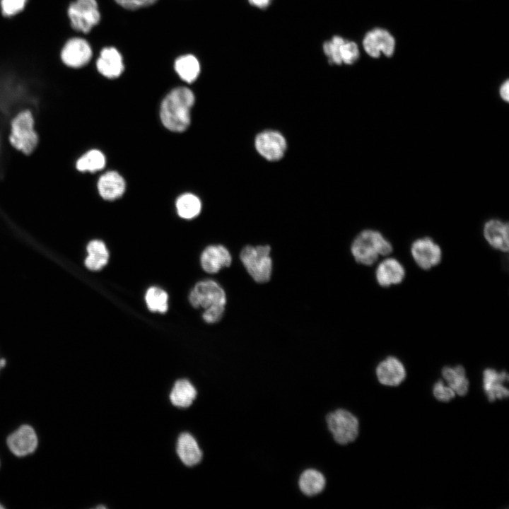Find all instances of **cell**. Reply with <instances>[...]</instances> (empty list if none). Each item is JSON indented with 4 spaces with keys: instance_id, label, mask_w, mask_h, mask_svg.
<instances>
[{
    "instance_id": "1",
    "label": "cell",
    "mask_w": 509,
    "mask_h": 509,
    "mask_svg": "<svg viewBox=\"0 0 509 509\" xmlns=\"http://www.w3.org/2000/svg\"><path fill=\"white\" fill-rule=\"evenodd\" d=\"M194 95L187 87L172 90L163 99L160 110L163 124L172 131H182L190 123V110Z\"/></svg>"
},
{
    "instance_id": "2",
    "label": "cell",
    "mask_w": 509,
    "mask_h": 509,
    "mask_svg": "<svg viewBox=\"0 0 509 509\" xmlns=\"http://www.w3.org/2000/svg\"><path fill=\"white\" fill-rule=\"evenodd\" d=\"M393 251V246L380 231L365 229L360 232L351 245V252L355 261L370 266L380 256H387Z\"/></svg>"
},
{
    "instance_id": "3",
    "label": "cell",
    "mask_w": 509,
    "mask_h": 509,
    "mask_svg": "<svg viewBox=\"0 0 509 509\" xmlns=\"http://www.w3.org/2000/svg\"><path fill=\"white\" fill-rule=\"evenodd\" d=\"M35 124L34 115L28 109L19 111L11 121L8 142L25 156L33 153L40 141Z\"/></svg>"
},
{
    "instance_id": "4",
    "label": "cell",
    "mask_w": 509,
    "mask_h": 509,
    "mask_svg": "<svg viewBox=\"0 0 509 509\" xmlns=\"http://www.w3.org/2000/svg\"><path fill=\"white\" fill-rule=\"evenodd\" d=\"M268 245H246L240 252V259L250 277L257 283L268 282L272 274L273 262Z\"/></svg>"
},
{
    "instance_id": "5",
    "label": "cell",
    "mask_w": 509,
    "mask_h": 509,
    "mask_svg": "<svg viewBox=\"0 0 509 509\" xmlns=\"http://www.w3.org/2000/svg\"><path fill=\"white\" fill-rule=\"evenodd\" d=\"M71 29L78 35L89 34L101 19L97 0H73L66 10Z\"/></svg>"
},
{
    "instance_id": "6",
    "label": "cell",
    "mask_w": 509,
    "mask_h": 509,
    "mask_svg": "<svg viewBox=\"0 0 509 509\" xmlns=\"http://www.w3.org/2000/svg\"><path fill=\"white\" fill-rule=\"evenodd\" d=\"M93 55L94 51L90 42L82 35L69 37L59 52L62 63L73 69H82L89 65Z\"/></svg>"
},
{
    "instance_id": "7",
    "label": "cell",
    "mask_w": 509,
    "mask_h": 509,
    "mask_svg": "<svg viewBox=\"0 0 509 509\" xmlns=\"http://www.w3.org/2000/svg\"><path fill=\"white\" fill-rule=\"evenodd\" d=\"M326 421L334 439L341 445L348 444L358 436V421L345 409H339L330 412Z\"/></svg>"
},
{
    "instance_id": "8",
    "label": "cell",
    "mask_w": 509,
    "mask_h": 509,
    "mask_svg": "<svg viewBox=\"0 0 509 509\" xmlns=\"http://www.w3.org/2000/svg\"><path fill=\"white\" fill-rule=\"evenodd\" d=\"M226 293L216 281L211 279L198 282L189 294V302L195 308L206 309L226 305Z\"/></svg>"
},
{
    "instance_id": "9",
    "label": "cell",
    "mask_w": 509,
    "mask_h": 509,
    "mask_svg": "<svg viewBox=\"0 0 509 509\" xmlns=\"http://www.w3.org/2000/svg\"><path fill=\"white\" fill-rule=\"evenodd\" d=\"M411 257L421 269L429 270L438 265L443 257L440 246L430 237L419 238L411 244Z\"/></svg>"
},
{
    "instance_id": "10",
    "label": "cell",
    "mask_w": 509,
    "mask_h": 509,
    "mask_svg": "<svg viewBox=\"0 0 509 509\" xmlns=\"http://www.w3.org/2000/svg\"><path fill=\"white\" fill-rule=\"evenodd\" d=\"M255 146L259 155L269 161L282 158L287 148L286 139L275 130H264L259 133L255 137Z\"/></svg>"
},
{
    "instance_id": "11",
    "label": "cell",
    "mask_w": 509,
    "mask_h": 509,
    "mask_svg": "<svg viewBox=\"0 0 509 509\" xmlns=\"http://www.w3.org/2000/svg\"><path fill=\"white\" fill-rule=\"evenodd\" d=\"M6 443L13 455L24 457L35 452L38 439L34 428L23 424L8 436Z\"/></svg>"
},
{
    "instance_id": "12",
    "label": "cell",
    "mask_w": 509,
    "mask_h": 509,
    "mask_svg": "<svg viewBox=\"0 0 509 509\" xmlns=\"http://www.w3.org/2000/svg\"><path fill=\"white\" fill-rule=\"evenodd\" d=\"M395 42L387 30L381 28L373 29L366 33L363 40V47L370 57L378 58L382 52L387 57L392 55Z\"/></svg>"
},
{
    "instance_id": "13",
    "label": "cell",
    "mask_w": 509,
    "mask_h": 509,
    "mask_svg": "<svg viewBox=\"0 0 509 509\" xmlns=\"http://www.w3.org/2000/svg\"><path fill=\"white\" fill-rule=\"evenodd\" d=\"M406 276L403 264L396 258L387 257L378 264L375 278L379 286L388 288L401 283Z\"/></svg>"
},
{
    "instance_id": "14",
    "label": "cell",
    "mask_w": 509,
    "mask_h": 509,
    "mask_svg": "<svg viewBox=\"0 0 509 509\" xmlns=\"http://www.w3.org/2000/svg\"><path fill=\"white\" fill-rule=\"evenodd\" d=\"M200 263L204 271L209 274H216L223 268L230 266L232 256L225 246L211 245L201 252Z\"/></svg>"
},
{
    "instance_id": "15",
    "label": "cell",
    "mask_w": 509,
    "mask_h": 509,
    "mask_svg": "<svg viewBox=\"0 0 509 509\" xmlns=\"http://www.w3.org/2000/svg\"><path fill=\"white\" fill-rule=\"evenodd\" d=\"M95 65L98 73L108 78H118L124 70L122 57L113 47L103 48L95 59Z\"/></svg>"
},
{
    "instance_id": "16",
    "label": "cell",
    "mask_w": 509,
    "mask_h": 509,
    "mask_svg": "<svg viewBox=\"0 0 509 509\" xmlns=\"http://www.w3.org/2000/svg\"><path fill=\"white\" fill-rule=\"evenodd\" d=\"M509 226L499 219L487 221L483 228V235L487 243L493 249L508 252Z\"/></svg>"
},
{
    "instance_id": "17",
    "label": "cell",
    "mask_w": 509,
    "mask_h": 509,
    "mask_svg": "<svg viewBox=\"0 0 509 509\" xmlns=\"http://www.w3.org/2000/svg\"><path fill=\"white\" fill-rule=\"evenodd\" d=\"M376 375L382 384L396 386L404 380L406 371L402 363L398 358L389 356L378 364Z\"/></svg>"
},
{
    "instance_id": "18",
    "label": "cell",
    "mask_w": 509,
    "mask_h": 509,
    "mask_svg": "<svg viewBox=\"0 0 509 509\" xmlns=\"http://www.w3.org/2000/svg\"><path fill=\"white\" fill-rule=\"evenodd\" d=\"M508 380V375L505 371L498 373L491 368L484 371V389L490 402L508 397V390L503 385V382Z\"/></svg>"
},
{
    "instance_id": "19",
    "label": "cell",
    "mask_w": 509,
    "mask_h": 509,
    "mask_svg": "<svg viewBox=\"0 0 509 509\" xmlns=\"http://www.w3.org/2000/svg\"><path fill=\"white\" fill-rule=\"evenodd\" d=\"M98 189L103 199L114 200L124 194L125 182L118 172L109 171L100 177L98 182Z\"/></svg>"
},
{
    "instance_id": "20",
    "label": "cell",
    "mask_w": 509,
    "mask_h": 509,
    "mask_svg": "<svg viewBox=\"0 0 509 509\" xmlns=\"http://www.w3.org/2000/svg\"><path fill=\"white\" fill-rule=\"evenodd\" d=\"M86 252L84 264L90 271H100L108 263L109 252L105 243L100 240H90L86 245Z\"/></svg>"
},
{
    "instance_id": "21",
    "label": "cell",
    "mask_w": 509,
    "mask_h": 509,
    "mask_svg": "<svg viewBox=\"0 0 509 509\" xmlns=\"http://www.w3.org/2000/svg\"><path fill=\"white\" fill-rule=\"evenodd\" d=\"M177 452L182 462L187 466H193L200 462L202 457L201 451L196 440L189 433H185L180 435Z\"/></svg>"
},
{
    "instance_id": "22",
    "label": "cell",
    "mask_w": 509,
    "mask_h": 509,
    "mask_svg": "<svg viewBox=\"0 0 509 509\" xmlns=\"http://www.w3.org/2000/svg\"><path fill=\"white\" fill-rule=\"evenodd\" d=\"M298 485L303 494L312 496L323 491L326 485V479L320 472L308 469L300 476Z\"/></svg>"
},
{
    "instance_id": "23",
    "label": "cell",
    "mask_w": 509,
    "mask_h": 509,
    "mask_svg": "<svg viewBox=\"0 0 509 509\" xmlns=\"http://www.w3.org/2000/svg\"><path fill=\"white\" fill-rule=\"evenodd\" d=\"M175 70L181 79L187 83L194 82L200 73L199 60L192 54L182 55L175 61Z\"/></svg>"
},
{
    "instance_id": "24",
    "label": "cell",
    "mask_w": 509,
    "mask_h": 509,
    "mask_svg": "<svg viewBox=\"0 0 509 509\" xmlns=\"http://www.w3.org/2000/svg\"><path fill=\"white\" fill-rule=\"evenodd\" d=\"M197 396L194 386L185 379L177 380L171 391L170 398L172 404L179 407L190 406Z\"/></svg>"
},
{
    "instance_id": "25",
    "label": "cell",
    "mask_w": 509,
    "mask_h": 509,
    "mask_svg": "<svg viewBox=\"0 0 509 509\" xmlns=\"http://www.w3.org/2000/svg\"><path fill=\"white\" fill-rule=\"evenodd\" d=\"M442 375L455 392L460 396L467 394L469 381L465 377V370L462 366L445 367L442 370Z\"/></svg>"
},
{
    "instance_id": "26",
    "label": "cell",
    "mask_w": 509,
    "mask_h": 509,
    "mask_svg": "<svg viewBox=\"0 0 509 509\" xmlns=\"http://www.w3.org/2000/svg\"><path fill=\"white\" fill-rule=\"evenodd\" d=\"M105 165V157L97 149H92L82 155L76 162V168L79 172H94L103 169Z\"/></svg>"
},
{
    "instance_id": "27",
    "label": "cell",
    "mask_w": 509,
    "mask_h": 509,
    "mask_svg": "<svg viewBox=\"0 0 509 509\" xmlns=\"http://www.w3.org/2000/svg\"><path fill=\"white\" fill-rule=\"evenodd\" d=\"M176 209L181 218L192 219L199 214L201 203L195 195L190 193L184 194L177 199Z\"/></svg>"
},
{
    "instance_id": "28",
    "label": "cell",
    "mask_w": 509,
    "mask_h": 509,
    "mask_svg": "<svg viewBox=\"0 0 509 509\" xmlns=\"http://www.w3.org/2000/svg\"><path fill=\"white\" fill-rule=\"evenodd\" d=\"M145 301L151 312L163 314L168 310V295L159 287L148 288L145 294Z\"/></svg>"
},
{
    "instance_id": "29",
    "label": "cell",
    "mask_w": 509,
    "mask_h": 509,
    "mask_svg": "<svg viewBox=\"0 0 509 509\" xmlns=\"http://www.w3.org/2000/svg\"><path fill=\"white\" fill-rule=\"evenodd\" d=\"M344 40L341 36L334 35L330 40L324 42L322 45L323 52L330 64L335 65L342 64L340 58V48Z\"/></svg>"
},
{
    "instance_id": "30",
    "label": "cell",
    "mask_w": 509,
    "mask_h": 509,
    "mask_svg": "<svg viewBox=\"0 0 509 509\" xmlns=\"http://www.w3.org/2000/svg\"><path fill=\"white\" fill-rule=\"evenodd\" d=\"M28 0H0L1 15L12 18L23 11Z\"/></svg>"
},
{
    "instance_id": "31",
    "label": "cell",
    "mask_w": 509,
    "mask_h": 509,
    "mask_svg": "<svg viewBox=\"0 0 509 509\" xmlns=\"http://www.w3.org/2000/svg\"><path fill=\"white\" fill-rule=\"evenodd\" d=\"M359 57V49L356 42L344 40L340 48V58L342 64L350 65Z\"/></svg>"
},
{
    "instance_id": "32",
    "label": "cell",
    "mask_w": 509,
    "mask_h": 509,
    "mask_svg": "<svg viewBox=\"0 0 509 509\" xmlns=\"http://www.w3.org/2000/svg\"><path fill=\"white\" fill-rule=\"evenodd\" d=\"M226 306L215 305L204 309L202 314L204 321L208 324L218 322L223 316Z\"/></svg>"
},
{
    "instance_id": "33",
    "label": "cell",
    "mask_w": 509,
    "mask_h": 509,
    "mask_svg": "<svg viewBox=\"0 0 509 509\" xmlns=\"http://www.w3.org/2000/svg\"><path fill=\"white\" fill-rule=\"evenodd\" d=\"M433 394L440 401L448 402L455 397V392L450 387H445L442 381H438L433 387Z\"/></svg>"
},
{
    "instance_id": "34",
    "label": "cell",
    "mask_w": 509,
    "mask_h": 509,
    "mask_svg": "<svg viewBox=\"0 0 509 509\" xmlns=\"http://www.w3.org/2000/svg\"><path fill=\"white\" fill-rule=\"evenodd\" d=\"M115 2L128 10H136L153 4L157 0H115Z\"/></svg>"
},
{
    "instance_id": "35",
    "label": "cell",
    "mask_w": 509,
    "mask_h": 509,
    "mask_svg": "<svg viewBox=\"0 0 509 509\" xmlns=\"http://www.w3.org/2000/svg\"><path fill=\"white\" fill-rule=\"evenodd\" d=\"M247 1L252 6L260 9H264L271 4L272 0H247Z\"/></svg>"
},
{
    "instance_id": "36",
    "label": "cell",
    "mask_w": 509,
    "mask_h": 509,
    "mask_svg": "<svg viewBox=\"0 0 509 509\" xmlns=\"http://www.w3.org/2000/svg\"><path fill=\"white\" fill-rule=\"evenodd\" d=\"M500 96L501 98L508 102L509 100V83L508 80H506L501 86L499 90Z\"/></svg>"
},
{
    "instance_id": "37",
    "label": "cell",
    "mask_w": 509,
    "mask_h": 509,
    "mask_svg": "<svg viewBox=\"0 0 509 509\" xmlns=\"http://www.w3.org/2000/svg\"><path fill=\"white\" fill-rule=\"evenodd\" d=\"M6 364V361L4 358H0V370L2 368H4Z\"/></svg>"
},
{
    "instance_id": "38",
    "label": "cell",
    "mask_w": 509,
    "mask_h": 509,
    "mask_svg": "<svg viewBox=\"0 0 509 509\" xmlns=\"http://www.w3.org/2000/svg\"><path fill=\"white\" fill-rule=\"evenodd\" d=\"M4 507L0 503V509L4 508Z\"/></svg>"
}]
</instances>
